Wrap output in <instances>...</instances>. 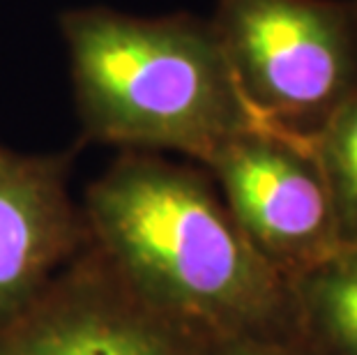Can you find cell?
I'll use <instances>...</instances> for the list:
<instances>
[{"label": "cell", "instance_id": "ba28073f", "mask_svg": "<svg viewBox=\"0 0 357 355\" xmlns=\"http://www.w3.org/2000/svg\"><path fill=\"white\" fill-rule=\"evenodd\" d=\"M318 298L334 335L357 349V266L328 275Z\"/></svg>", "mask_w": 357, "mask_h": 355}, {"label": "cell", "instance_id": "277c9868", "mask_svg": "<svg viewBox=\"0 0 357 355\" xmlns=\"http://www.w3.org/2000/svg\"><path fill=\"white\" fill-rule=\"evenodd\" d=\"M0 355H212V344L148 305L90 243L0 326Z\"/></svg>", "mask_w": 357, "mask_h": 355}, {"label": "cell", "instance_id": "6da1fadb", "mask_svg": "<svg viewBox=\"0 0 357 355\" xmlns=\"http://www.w3.org/2000/svg\"><path fill=\"white\" fill-rule=\"evenodd\" d=\"M81 208L127 284L208 344L245 339L275 316V268L196 171L123 150L86 187Z\"/></svg>", "mask_w": 357, "mask_h": 355}, {"label": "cell", "instance_id": "5b68a950", "mask_svg": "<svg viewBox=\"0 0 357 355\" xmlns=\"http://www.w3.org/2000/svg\"><path fill=\"white\" fill-rule=\"evenodd\" d=\"M233 219L258 254L305 259L337 229L314 141L279 130H249L208 162ZM272 266V263H270Z\"/></svg>", "mask_w": 357, "mask_h": 355}, {"label": "cell", "instance_id": "3957f363", "mask_svg": "<svg viewBox=\"0 0 357 355\" xmlns=\"http://www.w3.org/2000/svg\"><path fill=\"white\" fill-rule=\"evenodd\" d=\"M212 24L268 130L314 139L357 86L353 0H217Z\"/></svg>", "mask_w": 357, "mask_h": 355}, {"label": "cell", "instance_id": "8992f818", "mask_svg": "<svg viewBox=\"0 0 357 355\" xmlns=\"http://www.w3.org/2000/svg\"><path fill=\"white\" fill-rule=\"evenodd\" d=\"M70 166L72 153L24 155L0 143V326L93 243L67 187Z\"/></svg>", "mask_w": 357, "mask_h": 355}, {"label": "cell", "instance_id": "52a82bcc", "mask_svg": "<svg viewBox=\"0 0 357 355\" xmlns=\"http://www.w3.org/2000/svg\"><path fill=\"white\" fill-rule=\"evenodd\" d=\"M311 141L330 190L337 229L357 231V86Z\"/></svg>", "mask_w": 357, "mask_h": 355}, {"label": "cell", "instance_id": "7a4b0ae2", "mask_svg": "<svg viewBox=\"0 0 357 355\" xmlns=\"http://www.w3.org/2000/svg\"><path fill=\"white\" fill-rule=\"evenodd\" d=\"M60 30L86 141L173 150L208 164L238 134L268 130L242 95L212 21L86 7L65 12Z\"/></svg>", "mask_w": 357, "mask_h": 355}, {"label": "cell", "instance_id": "9c48e42d", "mask_svg": "<svg viewBox=\"0 0 357 355\" xmlns=\"http://www.w3.org/2000/svg\"><path fill=\"white\" fill-rule=\"evenodd\" d=\"M212 355H279V353L256 342H247V339H233V342L212 346Z\"/></svg>", "mask_w": 357, "mask_h": 355}, {"label": "cell", "instance_id": "30bf717a", "mask_svg": "<svg viewBox=\"0 0 357 355\" xmlns=\"http://www.w3.org/2000/svg\"><path fill=\"white\" fill-rule=\"evenodd\" d=\"M353 3H355V5H357V0H353Z\"/></svg>", "mask_w": 357, "mask_h": 355}]
</instances>
